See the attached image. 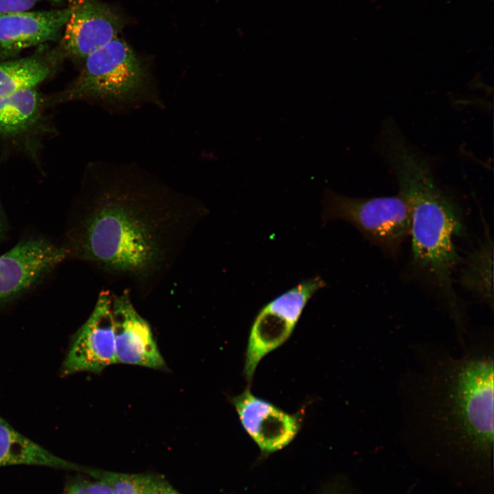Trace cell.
Instances as JSON below:
<instances>
[{"label": "cell", "instance_id": "19", "mask_svg": "<svg viewBox=\"0 0 494 494\" xmlns=\"http://www.w3.org/2000/svg\"><path fill=\"white\" fill-rule=\"evenodd\" d=\"M88 494H113L110 486L103 480L84 482Z\"/></svg>", "mask_w": 494, "mask_h": 494}, {"label": "cell", "instance_id": "8", "mask_svg": "<svg viewBox=\"0 0 494 494\" xmlns=\"http://www.w3.org/2000/svg\"><path fill=\"white\" fill-rule=\"evenodd\" d=\"M112 301L109 291L99 294L92 313L73 338L61 375L100 373L117 363Z\"/></svg>", "mask_w": 494, "mask_h": 494}, {"label": "cell", "instance_id": "22", "mask_svg": "<svg viewBox=\"0 0 494 494\" xmlns=\"http://www.w3.org/2000/svg\"><path fill=\"white\" fill-rule=\"evenodd\" d=\"M3 1V0H0V1Z\"/></svg>", "mask_w": 494, "mask_h": 494}, {"label": "cell", "instance_id": "9", "mask_svg": "<svg viewBox=\"0 0 494 494\" xmlns=\"http://www.w3.org/2000/svg\"><path fill=\"white\" fill-rule=\"evenodd\" d=\"M70 15L58 45L64 57L84 60L117 37L119 17L98 0H64Z\"/></svg>", "mask_w": 494, "mask_h": 494}, {"label": "cell", "instance_id": "21", "mask_svg": "<svg viewBox=\"0 0 494 494\" xmlns=\"http://www.w3.org/2000/svg\"><path fill=\"white\" fill-rule=\"evenodd\" d=\"M67 494H88L84 482H76L69 489Z\"/></svg>", "mask_w": 494, "mask_h": 494}, {"label": "cell", "instance_id": "17", "mask_svg": "<svg viewBox=\"0 0 494 494\" xmlns=\"http://www.w3.org/2000/svg\"><path fill=\"white\" fill-rule=\"evenodd\" d=\"M87 473L105 481L113 494H143L145 475L89 469Z\"/></svg>", "mask_w": 494, "mask_h": 494}, {"label": "cell", "instance_id": "10", "mask_svg": "<svg viewBox=\"0 0 494 494\" xmlns=\"http://www.w3.org/2000/svg\"><path fill=\"white\" fill-rule=\"evenodd\" d=\"M231 402L242 427L263 453L274 452L289 445L301 427L296 414L256 397L249 388L233 397Z\"/></svg>", "mask_w": 494, "mask_h": 494}, {"label": "cell", "instance_id": "20", "mask_svg": "<svg viewBox=\"0 0 494 494\" xmlns=\"http://www.w3.org/2000/svg\"><path fill=\"white\" fill-rule=\"evenodd\" d=\"M10 228L8 218L0 198V244L8 237Z\"/></svg>", "mask_w": 494, "mask_h": 494}, {"label": "cell", "instance_id": "12", "mask_svg": "<svg viewBox=\"0 0 494 494\" xmlns=\"http://www.w3.org/2000/svg\"><path fill=\"white\" fill-rule=\"evenodd\" d=\"M70 15L66 6L49 10L0 12V60L36 45L59 43Z\"/></svg>", "mask_w": 494, "mask_h": 494}, {"label": "cell", "instance_id": "1", "mask_svg": "<svg viewBox=\"0 0 494 494\" xmlns=\"http://www.w3.org/2000/svg\"><path fill=\"white\" fill-rule=\"evenodd\" d=\"M87 176L61 242L68 259L141 281L165 269L187 230L180 197L132 167Z\"/></svg>", "mask_w": 494, "mask_h": 494}, {"label": "cell", "instance_id": "11", "mask_svg": "<svg viewBox=\"0 0 494 494\" xmlns=\"http://www.w3.org/2000/svg\"><path fill=\"white\" fill-rule=\"evenodd\" d=\"M112 310L117 363L165 370L152 329L133 306L127 290L113 294Z\"/></svg>", "mask_w": 494, "mask_h": 494}, {"label": "cell", "instance_id": "6", "mask_svg": "<svg viewBox=\"0 0 494 494\" xmlns=\"http://www.w3.org/2000/svg\"><path fill=\"white\" fill-rule=\"evenodd\" d=\"M319 276L303 280L265 305L249 333L244 372L250 381L259 363L291 336L310 298L325 286Z\"/></svg>", "mask_w": 494, "mask_h": 494}, {"label": "cell", "instance_id": "13", "mask_svg": "<svg viewBox=\"0 0 494 494\" xmlns=\"http://www.w3.org/2000/svg\"><path fill=\"white\" fill-rule=\"evenodd\" d=\"M58 45H42L32 55L0 62V96L34 89L47 80L64 58Z\"/></svg>", "mask_w": 494, "mask_h": 494}, {"label": "cell", "instance_id": "18", "mask_svg": "<svg viewBox=\"0 0 494 494\" xmlns=\"http://www.w3.org/2000/svg\"><path fill=\"white\" fill-rule=\"evenodd\" d=\"M143 494H182L163 478L145 475Z\"/></svg>", "mask_w": 494, "mask_h": 494}, {"label": "cell", "instance_id": "15", "mask_svg": "<svg viewBox=\"0 0 494 494\" xmlns=\"http://www.w3.org/2000/svg\"><path fill=\"white\" fill-rule=\"evenodd\" d=\"M493 242L486 229L481 242L467 259L460 276L462 285L489 307L493 306Z\"/></svg>", "mask_w": 494, "mask_h": 494}, {"label": "cell", "instance_id": "4", "mask_svg": "<svg viewBox=\"0 0 494 494\" xmlns=\"http://www.w3.org/2000/svg\"><path fill=\"white\" fill-rule=\"evenodd\" d=\"M148 82V71L134 51L117 37L87 56L78 77L53 101L132 102L144 95Z\"/></svg>", "mask_w": 494, "mask_h": 494}, {"label": "cell", "instance_id": "3", "mask_svg": "<svg viewBox=\"0 0 494 494\" xmlns=\"http://www.w3.org/2000/svg\"><path fill=\"white\" fill-rule=\"evenodd\" d=\"M432 379L428 421L483 457L493 444V360L487 353L448 362Z\"/></svg>", "mask_w": 494, "mask_h": 494}, {"label": "cell", "instance_id": "16", "mask_svg": "<svg viewBox=\"0 0 494 494\" xmlns=\"http://www.w3.org/2000/svg\"><path fill=\"white\" fill-rule=\"evenodd\" d=\"M44 99L34 89L0 96V136L18 134L40 117Z\"/></svg>", "mask_w": 494, "mask_h": 494}, {"label": "cell", "instance_id": "7", "mask_svg": "<svg viewBox=\"0 0 494 494\" xmlns=\"http://www.w3.org/2000/svg\"><path fill=\"white\" fill-rule=\"evenodd\" d=\"M67 259L60 242L40 234L21 237L0 255V307L37 290Z\"/></svg>", "mask_w": 494, "mask_h": 494}, {"label": "cell", "instance_id": "2", "mask_svg": "<svg viewBox=\"0 0 494 494\" xmlns=\"http://www.w3.org/2000/svg\"><path fill=\"white\" fill-rule=\"evenodd\" d=\"M381 154L392 167L399 193L410 215L413 263L426 274L458 316L452 284L458 261L454 244L462 225L454 203L438 186L427 160L408 141L395 124L385 122L380 136Z\"/></svg>", "mask_w": 494, "mask_h": 494}, {"label": "cell", "instance_id": "5", "mask_svg": "<svg viewBox=\"0 0 494 494\" xmlns=\"http://www.w3.org/2000/svg\"><path fill=\"white\" fill-rule=\"evenodd\" d=\"M333 220L351 224L389 253H395L410 233L409 207L399 193L392 196L354 198L326 192L322 201V223Z\"/></svg>", "mask_w": 494, "mask_h": 494}, {"label": "cell", "instance_id": "14", "mask_svg": "<svg viewBox=\"0 0 494 494\" xmlns=\"http://www.w3.org/2000/svg\"><path fill=\"white\" fill-rule=\"evenodd\" d=\"M40 465L66 469H82L51 454L16 431L0 416V467Z\"/></svg>", "mask_w": 494, "mask_h": 494}]
</instances>
